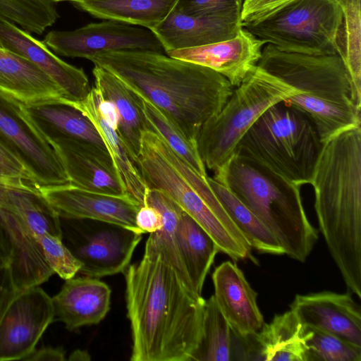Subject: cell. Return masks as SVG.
<instances>
[{
  "instance_id": "obj_11",
  "label": "cell",
  "mask_w": 361,
  "mask_h": 361,
  "mask_svg": "<svg viewBox=\"0 0 361 361\" xmlns=\"http://www.w3.org/2000/svg\"><path fill=\"white\" fill-rule=\"evenodd\" d=\"M60 224L63 243L81 263L78 274L92 278L123 273L142 239V233L112 224L85 228L61 217Z\"/></svg>"
},
{
  "instance_id": "obj_22",
  "label": "cell",
  "mask_w": 361,
  "mask_h": 361,
  "mask_svg": "<svg viewBox=\"0 0 361 361\" xmlns=\"http://www.w3.org/2000/svg\"><path fill=\"white\" fill-rule=\"evenodd\" d=\"M241 29V22L192 16L172 10L150 30L166 53L231 39Z\"/></svg>"
},
{
  "instance_id": "obj_16",
  "label": "cell",
  "mask_w": 361,
  "mask_h": 361,
  "mask_svg": "<svg viewBox=\"0 0 361 361\" xmlns=\"http://www.w3.org/2000/svg\"><path fill=\"white\" fill-rule=\"evenodd\" d=\"M0 43L3 49L23 56L45 73L59 87L66 100L79 102L91 90L82 68L63 61L28 32L0 19Z\"/></svg>"
},
{
  "instance_id": "obj_35",
  "label": "cell",
  "mask_w": 361,
  "mask_h": 361,
  "mask_svg": "<svg viewBox=\"0 0 361 361\" xmlns=\"http://www.w3.org/2000/svg\"><path fill=\"white\" fill-rule=\"evenodd\" d=\"M54 4L47 0H0V19L41 35L58 19Z\"/></svg>"
},
{
  "instance_id": "obj_6",
  "label": "cell",
  "mask_w": 361,
  "mask_h": 361,
  "mask_svg": "<svg viewBox=\"0 0 361 361\" xmlns=\"http://www.w3.org/2000/svg\"><path fill=\"white\" fill-rule=\"evenodd\" d=\"M226 186L278 240L286 255L304 262L318 239L302 205L300 186L234 154L212 178Z\"/></svg>"
},
{
  "instance_id": "obj_19",
  "label": "cell",
  "mask_w": 361,
  "mask_h": 361,
  "mask_svg": "<svg viewBox=\"0 0 361 361\" xmlns=\"http://www.w3.org/2000/svg\"><path fill=\"white\" fill-rule=\"evenodd\" d=\"M0 228L8 245V266L18 290L38 286L54 274L34 232L19 214L0 206Z\"/></svg>"
},
{
  "instance_id": "obj_42",
  "label": "cell",
  "mask_w": 361,
  "mask_h": 361,
  "mask_svg": "<svg viewBox=\"0 0 361 361\" xmlns=\"http://www.w3.org/2000/svg\"><path fill=\"white\" fill-rule=\"evenodd\" d=\"M66 360V352L61 347L46 346L39 349L36 348L24 358L26 361H63Z\"/></svg>"
},
{
  "instance_id": "obj_23",
  "label": "cell",
  "mask_w": 361,
  "mask_h": 361,
  "mask_svg": "<svg viewBox=\"0 0 361 361\" xmlns=\"http://www.w3.org/2000/svg\"><path fill=\"white\" fill-rule=\"evenodd\" d=\"M23 105L27 116L49 141L71 139L107 150L94 125L71 102L61 99Z\"/></svg>"
},
{
  "instance_id": "obj_36",
  "label": "cell",
  "mask_w": 361,
  "mask_h": 361,
  "mask_svg": "<svg viewBox=\"0 0 361 361\" xmlns=\"http://www.w3.org/2000/svg\"><path fill=\"white\" fill-rule=\"evenodd\" d=\"M303 338L305 361H361V346L335 334L304 326Z\"/></svg>"
},
{
  "instance_id": "obj_14",
  "label": "cell",
  "mask_w": 361,
  "mask_h": 361,
  "mask_svg": "<svg viewBox=\"0 0 361 361\" xmlns=\"http://www.w3.org/2000/svg\"><path fill=\"white\" fill-rule=\"evenodd\" d=\"M38 189L61 218L105 222L142 233L135 223L137 212L142 205L129 194L110 195L71 184Z\"/></svg>"
},
{
  "instance_id": "obj_15",
  "label": "cell",
  "mask_w": 361,
  "mask_h": 361,
  "mask_svg": "<svg viewBox=\"0 0 361 361\" xmlns=\"http://www.w3.org/2000/svg\"><path fill=\"white\" fill-rule=\"evenodd\" d=\"M49 142L60 158L70 184L110 195L128 194L108 150L71 139L57 138Z\"/></svg>"
},
{
  "instance_id": "obj_17",
  "label": "cell",
  "mask_w": 361,
  "mask_h": 361,
  "mask_svg": "<svg viewBox=\"0 0 361 361\" xmlns=\"http://www.w3.org/2000/svg\"><path fill=\"white\" fill-rule=\"evenodd\" d=\"M290 310L304 326L326 331L361 346L360 307L350 294L325 290L296 295Z\"/></svg>"
},
{
  "instance_id": "obj_40",
  "label": "cell",
  "mask_w": 361,
  "mask_h": 361,
  "mask_svg": "<svg viewBox=\"0 0 361 361\" xmlns=\"http://www.w3.org/2000/svg\"><path fill=\"white\" fill-rule=\"evenodd\" d=\"M135 223L142 233H152L161 228L163 219L157 209L148 204H144L137 212Z\"/></svg>"
},
{
  "instance_id": "obj_8",
  "label": "cell",
  "mask_w": 361,
  "mask_h": 361,
  "mask_svg": "<svg viewBox=\"0 0 361 361\" xmlns=\"http://www.w3.org/2000/svg\"><path fill=\"white\" fill-rule=\"evenodd\" d=\"M296 92L256 66L233 89L221 110L202 126L196 141L205 167L213 171L214 175L221 171L259 116Z\"/></svg>"
},
{
  "instance_id": "obj_29",
  "label": "cell",
  "mask_w": 361,
  "mask_h": 361,
  "mask_svg": "<svg viewBox=\"0 0 361 361\" xmlns=\"http://www.w3.org/2000/svg\"><path fill=\"white\" fill-rule=\"evenodd\" d=\"M179 251L195 293L202 296L206 276L219 250L210 235L183 211L177 225Z\"/></svg>"
},
{
  "instance_id": "obj_1",
  "label": "cell",
  "mask_w": 361,
  "mask_h": 361,
  "mask_svg": "<svg viewBox=\"0 0 361 361\" xmlns=\"http://www.w3.org/2000/svg\"><path fill=\"white\" fill-rule=\"evenodd\" d=\"M132 334L131 361H190L202 329L205 300L159 255L145 254L123 272Z\"/></svg>"
},
{
  "instance_id": "obj_7",
  "label": "cell",
  "mask_w": 361,
  "mask_h": 361,
  "mask_svg": "<svg viewBox=\"0 0 361 361\" xmlns=\"http://www.w3.org/2000/svg\"><path fill=\"white\" fill-rule=\"evenodd\" d=\"M323 145L313 122L283 101L259 116L238 142L234 154L301 187L310 183Z\"/></svg>"
},
{
  "instance_id": "obj_10",
  "label": "cell",
  "mask_w": 361,
  "mask_h": 361,
  "mask_svg": "<svg viewBox=\"0 0 361 361\" xmlns=\"http://www.w3.org/2000/svg\"><path fill=\"white\" fill-rule=\"evenodd\" d=\"M0 146L22 165L36 187L70 184L51 143L18 100L0 91Z\"/></svg>"
},
{
  "instance_id": "obj_43",
  "label": "cell",
  "mask_w": 361,
  "mask_h": 361,
  "mask_svg": "<svg viewBox=\"0 0 361 361\" xmlns=\"http://www.w3.org/2000/svg\"><path fill=\"white\" fill-rule=\"evenodd\" d=\"M97 89V88H96ZM98 107L99 112L106 123L117 130L118 126V115L114 104L109 100L102 97L98 90Z\"/></svg>"
},
{
  "instance_id": "obj_13",
  "label": "cell",
  "mask_w": 361,
  "mask_h": 361,
  "mask_svg": "<svg viewBox=\"0 0 361 361\" xmlns=\"http://www.w3.org/2000/svg\"><path fill=\"white\" fill-rule=\"evenodd\" d=\"M55 317L52 298L39 286L19 290L0 319V361L23 360Z\"/></svg>"
},
{
  "instance_id": "obj_37",
  "label": "cell",
  "mask_w": 361,
  "mask_h": 361,
  "mask_svg": "<svg viewBox=\"0 0 361 361\" xmlns=\"http://www.w3.org/2000/svg\"><path fill=\"white\" fill-rule=\"evenodd\" d=\"M44 258L53 270L61 279L66 280L78 274L81 263L63 243L62 238L48 233L35 234Z\"/></svg>"
},
{
  "instance_id": "obj_47",
  "label": "cell",
  "mask_w": 361,
  "mask_h": 361,
  "mask_svg": "<svg viewBox=\"0 0 361 361\" xmlns=\"http://www.w3.org/2000/svg\"><path fill=\"white\" fill-rule=\"evenodd\" d=\"M47 1L55 4V3L61 2V1H70V2L73 3L75 0H47Z\"/></svg>"
},
{
  "instance_id": "obj_44",
  "label": "cell",
  "mask_w": 361,
  "mask_h": 361,
  "mask_svg": "<svg viewBox=\"0 0 361 361\" xmlns=\"http://www.w3.org/2000/svg\"><path fill=\"white\" fill-rule=\"evenodd\" d=\"M0 164H3L6 168L15 172L16 173L20 175L31 183L28 176L26 174L20 163L1 146Z\"/></svg>"
},
{
  "instance_id": "obj_25",
  "label": "cell",
  "mask_w": 361,
  "mask_h": 361,
  "mask_svg": "<svg viewBox=\"0 0 361 361\" xmlns=\"http://www.w3.org/2000/svg\"><path fill=\"white\" fill-rule=\"evenodd\" d=\"M92 73L94 87L103 98L111 101L116 107L119 118L117 133L137 164L141 136L148 128L136 94L116 76L100 66L94 65Z\"/></svg>"
},
{
  "instance_id": "obj_27",
  "label": "cell",
  "mask_w": 361,
  "mask_h": 361,
  "mask_svg": "<svg viewBox=\"0 0 361 361\" xmlns=\"http://www.w3.org/2000/svg\"><path fill=\"white\" fill-rule=\"evenodd\" d=\"M145 204L152 206L160 212L163 225L159 231L149 233L144 253L161 255L175 270L183 283L197 295L185 267L178 245L176 229L183 210L166 194L154 189L147 190Z\"/></svg>"
},
{
  "instance_id": "obj_45",
  "label": "cell",
  "mask_w": 361,
  "mask_h": 361,
  "mask_svg": "<svg viewBox=\"0 0 361 361\" xmlns=\"http://www.w3.org/2000/svg\"><path fill=\"white\" fill-rule=\"evenodd\" d=\"M10 257L8 245L0 228V267L8 265Z\"/></svg>"
},
{
  "instance_id": "obj_33",
  "label": "cell",
  "mask_w": 361,
  "mask_h": 361,
  "mask_svg": "<svg viewBox=\"0 0 361 361\" xmlns=\"http://www.w3.org/2000/svg\"><path fill=\"white\" fill-rule=\"evenodd\" d=\"M342 18L335 44L357 93L361 96V0H340Z\"/></svg>"
},
{
  "instance_id": "obj_48",
  "label": "cell",
  "mask_w": 361,
  "mask_h": 361,
  "mask_svg": "<svg viewBox=\"0 0 361 361\" xmlns=\"http://www.w3.org/2000/svg\"><path fill=\"white\" fill-rule=\"evenodd\" d=\"M0 49H3V48H2V47H1V43H0Z\"/></svg>"
},
{
  "instance_id": "obj_20",
  "label": "cell",
  "mask_w": 361,
  "mask_h": 361,
  "mask_svg": "<svg viewBox=\"0 0 361 361\" xmlns=\"http://www.w3.org/2000/svg\"><path fill=\"white\" fill-rule=\"evenodd\" d=\"M213 295L231 328L241 336L257 333L264 324L257 293L243 272L231 261L222 262L212 274Z\"/></svg>"
},
{
  "instance_id": "obj_2",
  "label": "cell",
  "mask_w": 361,
  "mask_h": 361,
  "mask_svg": "<svg viewBox=\"0 0 361 361\" xmlns=\"http://www.w3.org/2000/svg\"><path fill=\"white\" fill-rule=\"evenodd\" d=\"M88 60L154 104L195 141L202 126L221 110L234 89L209 68L160 53L108 51Z\"/></svg>"
},
{
  "instance_id": "obj_3",
  "label": "cell",
  "mask_w": 361,
  "mask_h": 361,
  "mask_svg": "<svg viewBox=\"0 0 361 361\" xmlns=\"http://www.w3.org/2000/svg\"><path fill=\"white\" fill-rule=\"evenodd\" d=\"M319 226L348 288L361 298V128L324 143L311 182Z\"/></svg>"
},
{
  "instance_id": "obj_39",
  "label": "cell",
  "mask_w": 361,
  "mask_h": 361,
  "mask_svg": "<svg viewBox=\"0 0 361 361\" xmlns=\"http://www.w3.org/2000/svg\"><path fill=\"white\" fill-rule=\"evenodd\" d=\"M293 0H244L241 23L260 18Z\"/></svg>"
},
{
  "instance_id": "obj_12",
  "label": "cell",
  "mask_w": 361,
  "mask_h": 361,
  "mask_svg": "<svg viewBox=\"0 0 361 361\" xmlns=\"http://www.w3.org/2000/svg\"><path fill=\"white\" fill-rule=\"evenodd\" d=\"M42 42L59 55L87 59L108 51L165 52L150 30L114 20L92 23L71 31L52 30Z\"/></svg>"
},
{
  "instance_id": "obj_28",
  "label": "cell",
  "mask_w": 361,
  "mask_h": 361,
  "mask_svg": "<svg viewBox=\"0 0 361 361\" xmlns=\"http://www.w3.org/2000/svg\"><path fill=\"white\" fill-rule=\"evenodd\" d=\"M177 0H75L72 4L89 14L151 30L173 10Z\"/></svg>"
},
{
  "instance_id": "obj_5",
  "label": "cell",
  "mask_w": 361,
  "mask_h": 361,
  "mask_svg": "<svg viewBox=\"0 0 361 361\" xmlns=\"http://www.w3.org/2000/svg\"><path fill=\"white\" fill-rule=\"evenodd\" d=\"M137 165L147 188L173 200L210 235L219 251L234 260L250 256L251 246L212 189L208 177L201 176L151 130L142 134Z\"/></svg>"
},
{
  "instance_id": "obj_4",
  "label": "cell",
  "mask_w": 361,
  "mask_h": 361,
  "mask_svg": "<svg viewBox=\"0 0 361 361\" xmlns=\"http://www.w3.org/2000/svg\"><path fill=\"white\" fill-rule=\"evenodd\" d=\"M257 66L297 90L284 102L313 122L323 144L360 126L361 96L338 54L286 52L267 44Z\"/></svg>"
},
{
  "instance_id": "obj_34",
  "label": "cell",
  "mask_w": 361,
  "mask_h": 361,
  "mask_svg": "<svg viewBox=\"0 0 361 361\" xmlns=\"http://www.w3.org/2000/svg\"><path fill=\"white\" fill-rule=\"evenodd\" d=\"M233 331L214 295L205 300L202 335L190 361L231 360Z\"/></svg>"
},
{
  "instance_id": "obj_24",
  "label": "cell",
  "mask_w": 361,
  "mask_h": 361,
  "mask_svg": "<svg viewBox=\"0 0 361 361\" xmlns=\"http://www.w3.org/2000/svg\"><path fill=\"white\" fill-rule=\"evenodd\" d=\"M0 91L25 105L64 99L57 84L39 68L4 49H0Z\"/></svg>"
},
{
  "instance_id": "obj_32",
  "label": "cell",
  "mask_w": 361,
  "mask_h": 361,
  "mask_svg": "<svg viewBox=\"0 0 361 361\" xmlns=\"http://www.w3.org/2000/svg\"><path fill=\"white\" fill-rule=\"evenodd\" d=\"M134 92L148 129L160 136L201 176L207 178L206 167L200 156L197 142L189 139L174 121L154 104L137 92Z\"/></svg>"
},
{
  "instance_id": "obj_41",
  "label": "cell",
  "mask_w": 361,
  "mask_h": 361,
  "mask_svg": "<svg viewBox=\"0 0 361 361\" xmlns=\"http://www.w3.org/2000/svg\"><path fill=\"white\" fill-rule=\"evenodd\" d=\"M18 291L14 285L8 266L0 267V319Z\"/></svg>"
},
{
  "instance_id": "obj_26",
  "label": "cell",
  "mask_w": 361,
  "mask_h": 361,
  "mask_svg": "<svg viewBox=\"0 0 361 361\" xmlns=\"http://www.w3.org/2000/svg\"><path fill=\"white\" fill-rule=\"evenodd\" d=\"M71 103L94 125L128 194L141 205L145 204L148 188L117 130L109 125L102 116L98 107V90L94 86L85 99Z\"/></svg>"
},
{
  "instance_id": "obj_18",
  "label": "cell",
  "mask_w": 361,
  "mask_h": 361,
  "mask_svg": "<svg viewBox=\"0 0 361 361\" xmlns=\"http://www.w3.org/2000/svg\"><path fill=\"white\" fill-rule=\"evenodd\" d=\"M265 42L243 28L231 39L166 52L170 57L209 68L235 87L257 65Z\"/></svg>"
},
{
  "instance_id": "obj_38",
  "label": "cell",
  "mask_w": 361,
  "mask_h": 361,
  "mask_svg": "<svg viewBox=\"0 0 361 361\" xmlns=\"http://www.w3.org/2000/svg\"><path fill=\"white\" fill-rule=\"evenodd\" d=\"M243 0H177L173 10L196 16L241 22Z\"/></svg>"
},
{
  "instance_id": "obj_9",
  "label": "cell",
  "mask_w": 361,
  "mask_h": 361,
  "mask_svg": "<svg viewBox=\"0 0 361 361\" xmlns=\"http://www.w3.org/2000/svg\"><path fill=\"white\" fill-rule=\"evenodd\" d=\"M342 13L340 0H293L241 26L283 51L332 55Z\"/></svg>"
},
{
  "instance_id": "obj_46",
  "label": "cell",
  "mask_w": 361,
  "mask_h": 361,
  "mask_svg": "<svg viewBox=\"0 0 361 361\" xmlns=\"http://www.w3.org/2000/svg\"><path fill=\"white\" fill-rule=\"evenodd\" d=\"M90 355L86 350H76L68 357V360H90Z\"/></svg>"
},
{
  "instance_id": "obj_21",
  "label": "cell",
  "mask_w": 361,
  "mask_h": 361,
  "mask_svg": "<svg viewBox=\"0 0 361 361\" xmlns=\"http://www.w3.org/2000/svg\"><path fill=\"white\" fill-rule=\"evenodd\" d=\"M52 297L55 314L70 331L99 324L110 309L111 289L104 282L89 276L65 280Z\"/></svg>"
},
{
  "instance_id": "obj_31",
  "label": "cell",
  "mask_w": 361,
  "mask_h": 361,
  "mask_svg": "<svg viewBox=\"0 0 361 361\" xmlns=\"http://www.w3.org/2000/svg\"><path fill=\"white\" fill-rule=\"evenodd\" d=\"M207 180L226 212L252 248L261 253L277 255L285 254L275 236L226 186L209 176Z\"/></svg>"
},
{
  "instance_id": "obj_30",
  "label": "cell",
  "mask_w": 361,
  "mask_h": 361,
  "mask_svg": "<svg viewBox=\"0 0 361 361\" xmlns=\"http://www.w3.org/2000/svg\"><path fill=\"white\" fill-rule=\"evenodd\" d=\"M304 326L290 310L264 323L256 334L262 360L305 361Z\"/></svg>"
}]
</instances>
